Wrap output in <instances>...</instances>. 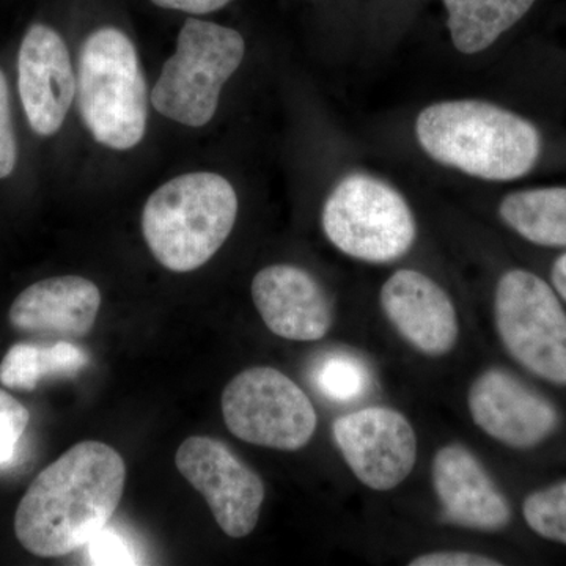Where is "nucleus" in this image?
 Returning <instances> with one entry per match:
<instances>
[{
	"instance_id": "nucleus-1",
	"label": "nucleus",
	"mask_w": 566,
	"mask_h": 566,
	"mask_svg": "<svg viewBox=\"0 0 566 566\" xmlns=\"http://www.w3.org/2000/svg\"><path fill=\"white\" fill-rule=\"evenodd\" d=\"M126 464L114 447L84 441L36 475L14 515V534L36 557L87 546L120 505Z\"/></svg>"
},
{
	"instance_id": "nucleus-2",
	"label": "nucleus",
	"mask_w": 566,
	"mask_h": 566,
	"mask_svg": "<svg viewBox=\"0 0 566 566\" xmlns=\"http://www.w3.org/2000/svg\"><path fill=\"white\" fill-rule=\"evenodd\" d=\"M416 134L436 163L486 181L524 177L542 151V137L531 122L479 99L424 107L417 117Z\"/></svg>"
},
{
	"instance_id": "nucleus-3",
	"label": "nucleus",
	"mask_w": 566,
	"mask_h": 566,
	"mask_svg": "<svg viewBox=\"0 0 566 566\" xmlns=\"http://www.w3.org/2000/svg\"><path fill=\"white\" fill-rule=\"evenodd\" d=\"M238 197L218 174L196 172L167 181L142 212V232L155 259L174 273L210 262L232 233Z\"/></svg>"
},
{
	"instance_id": "nucleus-4",
	"label": "nucleus",
	"mask_w": 566,
	"mask_h": 566,
	"mask_svg": "<svg viewBox=\"0 0 566 566\" xmlns=\"http://www.w3.org/2000/svg\"><path fill=\"white\" fill-rule=\"evenodd\" d=\"M82 122L106 147L129 150L147 129V84L133 41L115 28L82 44L76 81Z\"/></svg>"
},
{
	"instance_id": "nucleus-5",
	"label": "nucleus",
	"mask_w": 566,
	"mask_h": 566,
	"mask_svg": "<svg viewBox=\"0 0 566 566\" xmlns=\"http://www.w3.org/2000/svg\"><path fill=\"white\" fill-rule=\"evenodd\" d=\"M244 52L240 32L189 18L178 35L177 51L153 87V107L181 125H207L218 109L222 85L240 69Z\"/></svg>"
},
{
	"instance_id": "nucleus-6",
	"label": "nucleus",
	"mask_w": 566,
	"mask_h": 566,
	"mask_svg": "<svg viewBox=\"0 0 566 566\" xmlns=\"http://www.w3.org/2000/svg\"><path fill=\"white\" fill-rule=\"evenodd\" d=\"M324 234L335 249L367 263H392L411 251L417 223L397 189L370 175L344 178L324 203Z\"/></svg>"
},
{
	"instance_id": "nucleus-7",
	"label": "nucleus",
	"mask_w": 566,
	"mask_h": 566,
	"mask_svg": "<svg viewBox=\"0 0 566 566\" xmlns=\"http://www.w3.org/2000/svg\"><path fill=\"white\" fill-rule=\"evenodd\" d=\"M494 324L521 367L566 386V312L549 283L531 271H506L495 286Z\"/></svg>"
},
{
	"instance_id": "nucleus-8",
	"label": "nucleus",
	"mask_w": 566,
	"mask_h": 566,
	"mask_svg": "<svg viewBox=\"0 0 566 566\" xmlns=\"http://www.w3.org/2000/svg\"><path fill=\"white\" fill-rule=\"evenodd\" d=\"M221 403L230 433L248 444L297 452L318 428L311 398L277 368L241 371L223 389Z\"/></svg>"
},
{
	"instance_id": "nucleus-9",
	"label": "nucleus",
	"mask_w": 566,
	"mask_h": 566,
	"mask_svg": "<svg viewBox=\"0 0 566 566\" xmlns=\"http://www.w3.org/2000/svg\"><path fill=\"white\" fill-rule=\"evenodd\" d=\"M175 464L203 495L223 534L244 538L255 531L266 490L262 476L229 446L210 436H191L178 449Z\"/></svg>"
},
{
	"instance_id": "nucleus-10",
	"label": "nucleus",
	"mask_w": 566,
	"mask_h": 566,
	"mask_svg": "<svg viewBox=\"0 0 566 566\" xmlns=\"http://www.w3.org/2000/svg\"><path fill=\"white\" fill-rule=\"evenodd\" d=\"M333 436L349 471L368 490L392 491L415 471L416 430L397 409L370 406L338 417Z\"/></svg>"
},
{
	"instance_id": "nucleus-11",
	"label": "nucleus",
	"mask_w": 566,
	"mask_h": 566,
	"mask_svg": "<svg viewBox=\"0 0 566 566\" xmlns=\"http://www.w3.org/2000/svg\"><path fill=\"white\" fill-rule=\"evenodd\" d=\"M468 409L476 428L510 449H534L560 424L556 406L501 368L476 376L468 390Z\"/></svg>"
},
{
	"instance_id": "nucleus-12",
	"label": "nucleus",
	"mask_w": 566,
	"mask_h": 566,
	"mask_svg": "<svg viewBox=\"0 0 566 566\" xmlns=\"http://www.w3.org/2000/svg\"><path fill=\"white\" fill-rule=\"evenodd\" d=\"M387 322L417 352L444 357L460 340V318L449 293L417 270H398L379 292Z\"/></svg>"
},
{
	"instance_id": "nucleus-13",
	"label": "nucleus",
	"mask_w": 566,
	"mask_h": 566,
	"mask_svg": "<svg viewBox=\"0 0 566 566\" xmlns=\"http://www.w3.org/2000/svg\"><path fill=\"white\" fill-rule=\"evenodd\" d=\"M18 87L29 125L40 136H52L69 114L76 80L65 41L50 25L33 24L18 55Z\"/></svg>"
},
{
	"instance_id": "nucleus-14",
	"label": "nucleus",
	"mask_w": 566,
	"mask_h": 566,
	"mask_svg": "<svg viewBox=\"0 0 566 566\" xmlns=\"http://www.w3.org/2000/svg\"><path fill=\"white\" fill-rule=\"evenodd\" d=\"M431 483L449 523L476 532H501L512 521V506L480 458L463 444L434 453Z\"/></svg>"
},
{
	"instance_id": "nucleus-15",
	"label": "nucleus",
	"mask_w": 566,
	"mask_h": 566,
	"mask_svg": "<svg viewBox=\"0 0 566 566\" xmlns=\"http://www.w3.org/2000/svg\"><path fill=\"white\" fill-rule=\"evenodd\" d=\"M251 293L264 326L277 337L318 342L333 329V303L322 283L303 268H263L253 277Z\"/></svg>"
},
{
	"instance_id": "nucleus-16",
	"label": "nucleus",
	"mask_w": 566,
	"mask_h": 566,
	"mask_svg": "<svg viewBox=\"0 0 566 566\" xmlns=\"http://www.w3.org/2000/svg\"><path fill=\"white\" fill-rule=\"evenodd\" d=\"M99 307L102 293L95 283L62 275L28 286L11 304L9 318L20 333L66 340L91 334Z\"/></svg>"
},
{
	"instance_id": "nucleus-17",
	"label": "nucleus",
	"mask_w": 566,
	"mask_h": 566,
	"mask_svg": "<svg viewBox=\"0 0 566 566\" xmlns=\"http://www.w3.org/2000/svg\"><path fill=\"white\" fill-rule=\"evenodd\" d=\"M535 0H444L447 25L453 46L463 54H479L510 31Z\"/></svg>"
},
{
	"instance_id": "nucleus-18",
	"label": "nucleus",
	"mask_w": 566,
	"mask_h": 566,
	"mask_svg": "<svg viewBox=\"0 0 566 566\" xmlns=\"http://www.w3.org/2000/svg\"><path fill=\"white\" fill-rule=\"evenodd\" d=\"M502 221L524 240L543 248H566V188L509 193L499 205Z\"/></svg>"
},
{
	"instance_id": "nucleus-19",
	"label": "nucleus",
	"mask_w": 566,
	"mask_h": 566,
	"mask_svg": "<svg viewBox=\"0 0 566 566\" xmlns=\"http://www.w3.org/2000/svg\"><path fill=\"white\" fill-rule=\"evenodd\" d=\"M88 353L69 340L54 344H17L0 363V385L33 390L46 378H71L87 367Z\"/></svg>"
},
{
	"instance_id": "nucleus-20",
	"label": "nucleus",
	"mask_w": 566,
	"mask_h": 566,
	"mask_svg": "<svg viewBox=\"0 0 566 566\" xmlns=\"http://www.w3.org/2000/svg\"><path fill=\"white\" fill-rule=\"evenodd\" d=\"M316 389L329 400H359L370 387V374L363 360L346 353H333L318 360L314 370Z\"/></svg>"
},
{
	"instance_id": "nucleus-21",
	"label": "nucleus",
	"mask_w": 566,
	"mask_h": 566,
	"mask_svg": "<svg viewBox=\"0 0 566 566\" xmlns=\"http://www.w3.org/2000/svg\"><path fill=\"white\" fill-rule=\"evenodd\" d=\"M523 516L536 535L566 546V480L528 494Z\"/></svg>"
},
{
	"instance_id": "nucleus-22",
	"label": "nucleus",
	"mask_w": 566,
	"mask_h": 566,
	"mask_svg": "<svg viewBox=\"0 0 566 566\" xmlns=\"http://www.w3.org/2000/svg\"><path fill=\"white\" fill-rule=\"evenodd\" d=\"M29 420L28 408L7 390L0 389V465L13 460Z\"/></svg>"
},
{
	"instance_id": "nucleus-23",
	"label": "nucleus",
	"mask_w": 566,
	"mask_h": 566,
	"mask_svg": "<svg viewBox=\"0 0 566 566\" xmlns=\"http://www.w3.org/2000/svg\"><path fill=\"white\" fill-rule=\"evenodd\" d=\"M88 557L93 565H136V553L128 539L106 524L91 542L87 543Z\"/></svg>"
},
{
	"instance_id": "nucleus-24",
	"label": "nucleus",
	"mask_w": 566,
	"mask_h": 566,
	"mask_svg": "<svg viewBox=\"0 0 566 566\" xmlns=\"http://www.w3.org/2000/svg\"><path fill=\"white\" fill-rule=\"evenodd\" d=\"M17 158L18 145L11 122L9 84L6 74L0 70V180L13 174Z\"/></svg>"
},
{
	"instance_id": "nucleus-25",
	"label": "nucleus",
	"mask_w": 566,
	"mask_h": 566,
	"mask_svg": "<svg viewBox=\"0 0 566 566\" xmlns=\"http://www.w3.org/2000/svg\"><path fill=\"white\" fill-rule=\"evenodd\" d=\"M409 566H501L502 562L485 556V554L471 553V551H434V553L420 554L408 562Z\"/></svg>"
},
{
	"instance_id": "nucleus-26",
	"label": "nucleus",
	"mask_w": 566,
	"mask_h": 566,
	"mask_svg": "<svg viewBox=\"0 0 566 566\" xmlns=\"http://www.w3.org/2000/svg\"><path fill=\"white\" fill-rule=\"evenodd\" d=\"M155 6L167 10L185 11L191 14H208L223 9L232 0H151Z\"/></svg>"
},
{
	"instance_id": "nucleus-27",
	"label": "nucleus",
	"mask_w": 566,
	"mask_h": 566,
	"mask_svg": "<svg viewBox=\"0 0 566 566\" xmlns=\"http://www.w3.org/2000/svg\"><path fill=\"white\" fill-rule=\"evenodd\" d=\"M553 283L556 292L566 301V253L558 256L553 266Z\"/></svg>"
}]
</instances>
